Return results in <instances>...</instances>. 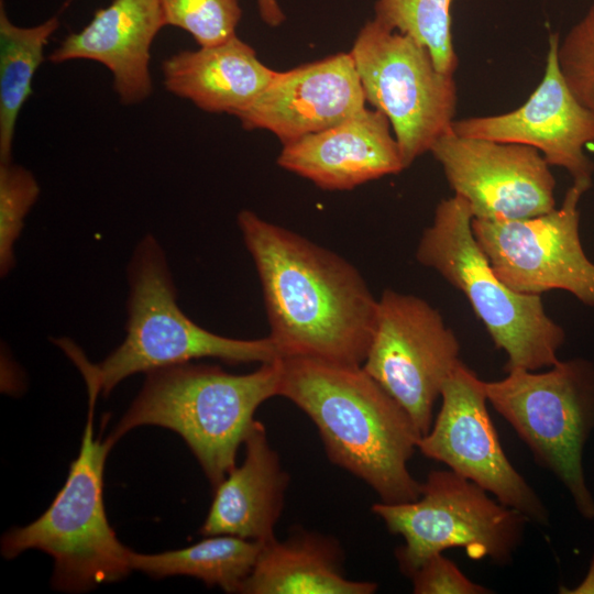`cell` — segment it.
<instances>
[{
  "label": "cell",
  "instance_id": "1",
  "mask_svg": "<svg viewBox=\"0 0 594 594\" xmlns=\"http://www.w3.org/2000/svg\"><path fill=\"white\" fill-rule=\"evenodd\" d=\"M238 227L262 287L268 337L280 358L362 365L378 298L348 260L251 210Z\"/></svg>",
  "mask_w": 594,
  "mask_h": 594
},
{
  "label": "cell",
  "instance_id": "2",
  "mask_svg": "<svg viewBox=\"0 0 594 594\" xmlns=\"http://www.w3.org/2000/svg\"><path fill=\"white\" fill-rule=\"evenodd\" d=\"M280 363L278 396L312 420L332 463L365 482L383 503L420 496L422 483L408 462L421 435L362 365L305 356L280 358Z\"/></svg>",
  "mask_w": 594,
  "mask_h": 594
},
{
  "label": "cell",
  "instance_id": "3",
  "mask_svg": "<svg viewBox=\"0 0 594 594\" xmlns=\"http://www.w3.org/2000/svg\"><path fill=\"white\" fill-rule=\"evenodd\" d=\"M139 394L105 439L112 448L140 426H160L178 433L216 488L232 468L254 413L278 396L280 358L248 374L218 365L182 363L145 373Z\"/></svg>",
  "mask_w": 594,
  "mask_h": 594
},
{
  "label": "cell",
  "instance_id": "4",
  "mask_svg": "<svg viewBox=\"0 0 594 594\" xmlns=\"http://www.w3.org/2000/svg\"><path fill=\"white\" fill-rule=\"evenodd\" d=\"M125 338L103 361L91 364L73 342L58 340L81 372L86 386L107 396L135 373L213 358L228 363L280 358L270 337L234 339L201 328L177 305V292L163 246L151 234L136 244L128 264Z\"/></svg>",
  "mask_w": 594,
  "mask_h": 594
},
{
  "label": "cell",
  "instance_id": "5",
  "mask_svg": "<svg viewBox=\"0 0 594 594\" xmlns=\"http://www.w3.org/2000/svg\"><path fill=\"white\" fill-rule=\"evenodd\" d=\"M472 220L461 197L442 199L420 237L417 261L465 296L494 345L505 352V372L553 366L565 340L563 328L547 315L541 295L518 293L496 275L473 234Z\"/></svg>",
  "mask_w": 594,
  "mask_h": 594
},
{
  "label": "cell",
  "instance_id": "6",
  "mask_svg": "<svg viewBox=\"0 0 594 594\" xmlns=\"http://www.w3.org/2000/svg\"><path fill=\"white\" fill-rule=\"evenodd\" d=\"M89 410L77 458L65 484L47 509L26 526L12 528L1 539V554L13 559L37 549L54 559V590L82 593L124 579L133 569L131 549L111 528L103 502V470L109 443L95 438L98 392L88 388Z\"/></svg>",
  "mask_w": 594,
  "mask_h": 594
},
{
  "label": "cell",
  "instance_id": "7",
  "mask_svg": "<svg viewBox=\"0 0 594 594\" xmlns=\"http://www.w3.org/2000/svg\"><path fill=\"white\" fill-rule=\"evenodd\" d=\"M485 382L488 403L525 442L535 461L564 485L578 512L594 519V497L583 469L594 430V365L559 361L544 372L515 369Z\"/></svg>",
  "mask_w": 594,
  "mask_h": 594
},
{
  "label": "cell",
  "instance_id": "8",
  "mask_svg": "<svg viewBox=\"0 0 594 594\" xmlns=\"http://www.w3.org/2000/svg\"><path fill=\"white\" fill-rule=\"evenodd\" d=\"M372 512L404 544L395 556L410 576L428 558L450 548L465 550L473 560L509 564L527 524L524 514L488 496L483 487L452 470L429 472L420 496L411 502H377Z\"/></svg>",
  "mask_w": 594,
  "mask_h": 594
},
{
  "label": "cell",
  "instance_id": "9",
  "mask_svg": "<svg viewBox=\"0 0 594 594\" xmlns=\"http://www.w3.org/2000/svg\"><path fill=\"white\" fill-rule=\"evenodd\" d=\"M366 103L392 125L405 168L452 130L458 103L453 75L439 72L428 48L376 19L350 51Z\"/></svg>",
  "mask_w": 594,
  "mask_h": 594
},
{
  "label": "cell",
  "instance_id": "10",
  "mask_svg": "<svg viewBox=\"0 0 594 594\" xmlns=\"http://www.w3.org/2000/svg\"><path fill=\"white\" fill-rule=\"evenodd\" d=\"M460 349L438 309L418 296L385 289L362 366L408 413L422 437L432 426L436 400L462 362Z\"/></svg>",
  "mask_w": 594,
  "mask_h": 594
},
{
  "label": "cell",
  "instance_id": "11",
  "mask_svg": "<svg viewBox=\"0 0 594 594\" xmlns=\"http://www.w3.org/2000/svg\"><path fill=\"white\" fill-rule=\"evenodd\" d=\"M588 189L573 183L560 208L532 218H473L479 245L508 287L532 295L561 289L594 307V263L580 239L579 204Z\"/></svg>",
  "mask_w": 594,
  "mask_h": 594
},
{
  "label": "cell",
  "instance_id": "12",
  "mask_svg": "<svg viewBox=\"0 0 594 594\" xmlns=\"http://www.w3.org/2000/svg\"><path fill=\"white\" fill-rule=\"evenodd\" d=\"M440 397L439 414L419 439L418 450L476 483L530 521L547 525L546 505L503 450L487 409L485 381L461 362Z\"/></svg>",
  "mask_w": 594,
  "mask_h": 594
},
{
  "label": "cell",
  "instance_id": "13",
  "mask_svg": "<svg viewBox=\"0 0 594 594\" xmlns=\"http://www.w3.org/2000/svg\"><path fill=\"white\" fill-rule=\"evenodd\" d=\"M430 152L474 219H526L556 208V179L532 146L460 136L451 130Z\"/></svg>",
  "mask_w": 594,
  "mask_h": 594
},
{
  "label": "cell",
  "instance_id": "14",
  "mask_svg": "<svg viewBox=\"0 0 594 594\" xmlns=\"http://www.w3.org/2000/svg\"><path fill=\"white\" fill-rule=\"evenodd\" d=\"M559 41L557 33L550 35L542 79L524 105L502 114L454 120L452 130L460 136L532 146L550 166L564 168L573 183L591 188L594 164L584 147L594 143V117L561 75Z\"/></svg>",
  "mask_w": 594,
  "mask_h": 594
},
{
  "label": "cell",
  "instance_id": "15",
  "mask_svg": "<svg viewBox=\"0 0 594 594\" xmlns=\"http://www.w3.org/2000/svg\"><path fill=\"white\" fill-rule=\"evenodd\" d=\"M366 107L350 52L277 72L237 118L246 130H265L283 145L329 129Z\"/></svg>",
  "mask_w": 594,
  "mask_h": 594
},
{
  "label": "cell",
  "instance_id": "16",
  "mask_svg": "<svg viewBox=\"0 0 594 594\" xmlns=\"http://www.w3.org/2000/svg\"><path fill=\"white\" fill-rule=\"evenodd\" d=\"M277 164L324 190H351L405 169L389 120L367 107L283 145Z\"/></svg>",
  "mask_w": 594,
  "mask_h": 594
},
{
  "label": "cell",
  "instance_id": "17",
  "mask_svg": "<svg viewBox=\"0 0 594 594\" xmlns=\"http://www.w3.org/2000/svg\"><path fill=\"white\" fill-rule=\"evenodd\" d=\"M165 25L160 0H113L97 10L84 29L69 33L48 59L100 63L112 74L120 101L139 103L152 94L150 52Z\"/></svg>",
  "mask_w": 594,
  "mask_h": 594
},
{
  "label": "cell",
  "instance_id": "18",
  "mask_svg": "<svg viewBox=\"0 0 594 594\" xmlns=\"http://www.w3.org/2000/svg\"><path fill=\"white\" fill-rule=\"evenodd\" d=\"M243 443L245 459L215 488L199 534L232 535L264 543L275 538L289 476L261 421L254 420Z\"/></svg>",
  "mask_w": 594,
  "mask_h": 594
},
{
  "label": "cell",
  "instance_id": "19",
  "mask_svg": "<svg viewBox=\"0 0 594 594\" xmlns=\"http://www.w3.org/2000/svg\"><path fill=\"white\" fill-rule=\"evenodd\" d=\"M162 73L170 94L204 111L237 117L260 97L277 72L235 35L215 46L170 55L164 59Z\"/></svg>",
  "mask_w": 594,
  "mask_h": 594
},
{
  "label": "cell",
  "instance_id": "20",
  "mask_svg": "<svg viewBox=\"0 0 594 594\" xmlns=\"http://www.w3.org/2000/svg\"><path fill=\"white\" fill-rule=\"evenodd\" d=\"M343 553L331 537L296 531L285 540L264 542L242 583V594H373L377 584L348 579Z\"/></svg>",
  "mask_w": 594,
  "mask_h": 594
},
{
  "label": "cell",
  "instance_id": "21",
  "mask_svg": "<svg viewBox=\"0 0 594 594\" xmlns=\"http://www.w3.org/2000/svg\"><path fill=\"white\" fill-rule=\"evenodd\" d=\"M263 543L232 535L206 536L187 548L161 553H139L131 550L133 570L152 578L187 575L207 586H219L227 593H239L252 571Z\"/></svg>",
  "mask_w": 594,
  "mask_h": 594
},
{
  "label": "cell",
  "instance_id": "22",
  "mask_svg": "<svg viewBox=\"0 0 594 594\" xmlns=\"http://www.w3.org/2000/svg\"><path fill=\"white\" fill-rule=\"evenodd\" d=\"M58 26V15L34 26H18L10 21L0 0V163L12 161L19 113L32 95L45 46Z\"/></svg>",
  "mask_w": 594,
  "mask_h": 594
},
{
  "label": "cell",
  "instance_id": "23",
  "mask_svg": "<svg viewBox=\"0 0 594 594\" xmlns=\"http://www.w3.org/2000/svg\"><path fill=\"white\" fill-rule=\"evenodd\" d=\"M451 3L452 0H377L374 19L426 46L437 69L453 75L459 59L452 43Z\"/></svg>",
  "mask_w": 594,
  "mask_h": 594
},
{
  "label": "cell",
  "instance_id": "24",
  "mask_svg": "<svg viewBox=\"0 0 594 594\" xmlns=\"http://www.w3.org/2000/svg\"><path fill=\"white\" fill-rule=\"evenodd\" d=\"M40 195V185L25 167L0 163V274L7 276L15 265L14 245L24 220Z\"/></svg>",
  "mask_w": 594,
  "mask_h": 594
},
{
  "label": "cell",
  "instance_id": "25",
  "mask_svg": "<svg viewBox=\"0 0 594 594\" xmlns=\"http://www.w3.org/2000/svg\"><path fill=\"white\" fill-rule=\"evenodd\" d=\"M166 25L188 32L200 47L235 36L242 10L239 0H160Z\"/></svg>",
  "mask_w": 594,
  "mask_h": 594
},
{
  "label": "cell",
  "instance_id": "26",
  "mask_svg": "<svg viewBox=\"0 0 594 594\" xmlns=\"http://www.w3.org/2000/svg\"><path fill=\"white\" fill-rule=\"evenodd\" d=\"M558 64L570 91L594 117V3L559 41Z\"/></svg>",
  "mask_w": 594,
  "mask_h": 594
},
{
  "label": "cell",
  "instance_id": "27",
  "mask_svg": "<svg viewBox=\"0 0 594 594\" xmlns=\"http://www.w3.org/2000/svg\"><path fill=\"white\" fill-rule=\"evenodd\" d=\"M415 594H490L493 591L470 580L459 566L437 553L428 558L410 576Z\"/></svg>",
  "mask_w": 594,
  "mask_h": 594
},
{
  "label": "cell",
  "instance_id": "28",
  "mask_svg": "<svg viewBox=\"0 0 594 594\" xmlns=\"http://www.w3.org/2000/svg\"><path fill=\"white\" fill-rule=\"evenodd\" d=\"M262 20L270 26H278L285 20V14L277 0H257Z\"/></svg>",
  "mask_w": 594,
  "mask_h": 594
},
{
  "label": "cell",
  "instance_id": "29",
  "mask_svg": "<svg viewBox=\"0 0 594 594\" xmlns=\"http://www.w3.org/2000/svg\"><path fill=\"white\" fill-rule=\"evenodd\" d=\"M559 593L561 594H594V554L591 559L587 573L582 580V582L572 588L560 586Z\"/></svg>",
  "mask_w": 594,
  "mask_h": 594
}]
</instances>
